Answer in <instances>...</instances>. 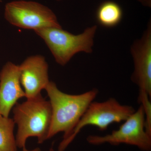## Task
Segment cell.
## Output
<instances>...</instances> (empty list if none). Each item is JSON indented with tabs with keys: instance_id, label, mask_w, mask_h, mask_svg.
Masks as SVG:
<instances>
[{
	"instance_id": "cell-12",
	"label": "cell",
	"mask_w": 151,
	"mask_h": 151,
	"mask_svg": "<svg viewBox=\"0 0 151 151\" xmlns=\"http://www.w3.org/2000/svg\"><path fill=\"white\" fill-rule=\"evenodd\" d=\"M151 97L144 92H139L138 102L142 106L145 114V129L151 136Z\"/></svg>"
},
{
	"instance_id": "cell-2",
	"label": "cell",
	"mask_w": 151,
	"mask_h": 151,
	"mask_svg": "<svg viewBox=\"0 0 151 151\" xmlns=\"http://www.w3.org/2000/svg\"><path fill=\"white\" fill-rule=\"evenodd\" d=\"M13 120L17 126L16 141L17 147L23 149L30 137L37 138L42 144L47 139L51 122L52 111L49 101L42 95L27 99L13 107Z\"/></svg>"
},
{
	"instance_id": "cell-5",
	"label": "cell",
	"mask_w": 151,
	"mask_h": 151,
	"mask_svg": "<svg viewBox=\"0 0 151 151\" xmlns=\"http://www.w3.org/2000/svg\"><path fill=\"white\" fill-rule=\"evenodd\" d=\"M86 141L94 145L109 144L117 146L124 144L135 146L143 151H150L151 136L145 129V114L142 106L140 105L119 129L105 136L89 135Z\"/></svg>"
},
{
	"instance_id": "cell-6",
	"label": "cell",
	"mask_w": 151,
	"mask_h": 151,
	"mask_svg": "<svg viewBox=\"0 0 151 151\" xmlns=\"http://www.w3.org/2000/svg\"><path fill=\"white\" fill-rule=\"evenodd\" d=\"M4 17L11 24L34 31L62 28L54 13L46 6L32 1H13L6 5Z\"/></svg>"
},
{
	"instance_id": "cell-11",
	"label": "cell",
	"mask_w": 151,
	"mask_h": 151,
	"mask_svg": "<svg viewBox=\"0 0 151 151\" xmlns=\"http://www.w3.org/2000/svg\"><path fill=\"white\" fill-rule=\"evenodd\" d=\"M13 119L0 115V151H17Z\"/></svg>"
},
{
	"instance_id": "cell-8",
	"label": "cell",
	"mask_w": 151,
	"mask_h": 151,
	"mask_svg": "<svg viewBox=\"0 0 151 151\" xmlns=\"http://www.w3.org/2000/svg\"><path fill=\"white\" fill-rule=\"evenodd\" d=\"M20 81L27 99L41 95L49 80L48 65L45 58L40 55L28 57L19 65Z\"/></svg>"
},
{
	"instance_id": "cell-9",
	"label": "cell",
	"mask_w": 151,
	"mask_h": 151,
	"mask_svg": "<svg viewBox=\"0 0 151 151\" xmlns=\"http://www.w3.org/2000/svg\"><path fill=\"white\" fill-rule=\"evenodd\" d=\"M23 97L25 95L20 81L19 65L7 62L0 72V115L9 117L17 101Z\"/></svg>"
},
{
	"instance_id": "cell-3",
	"label": "cell",
	"mask_w": 151,
	"mask_h": 151,
	"mask_svg": "<svg viewBox=\"0 0 151 151\" xmlns=\"http://www.w3.org/2000/svg\"><path fill=\"white\" fill-rule=\"evenodd\" d=\"M97 29L96 25L87 27L78 35L72 34L62 28H46L34 32L45 42L55 61L64 66L78 52L92 53Z\"/></svg>"
},
{
	"instance_id": "cell-14",
	"label": "cell",
	"mask_w": 151,
	"mask_h": 151,
	"mask_svg": "<svg viewBox=\"0 0 151 151\" xmlns=\"http://www.w3.org/2000/svg\"><path fill=\"white\" fill-rule=\"evenodd\" d=\"M49 151H55L54 149H53V147L50 148V149L49 150Z\"/></svg>"
},
{
	"instance_id": "cell-4",
	"label": "cell",
	"mask_w": 151,
	"mask_h": 151,
	"mask_svg": "<svg viewBox=\"0 0 151 151\" xmlns=\"http://www.w3.org/2000/svg\"><path fill=\"white\" fill-rule=\"evenodd\" d=\"M135 111L132 106L122 105L115 98H109L103 102L90 103L70 136L60 143L58 151H64L84 127H97L105 131L111 124L124 122Z\"/></svg>"
},
{
	"instance_id": "cell-10",
	"label": "cell",
	"mask_w": 151,
	"mask_h": 151,
	"mask_svg": "<svg viewBox=\"0 0 151 151\" xmlns=\"http://www.w3.org/2000/svg\"><path fill=\"white\" fill-rule=\"evenodd\" d=\"M123 17V12L117 3L106 1L100 5L96 13L99 24L104 27H114L119 24Z\"/></svg>"
},
{
	"instance_id": "cell-15",
	"label": "cell",
	"mask_w": 151,
	"mask_h": 151,
	"mask_svg": "<svg viewBox=\"0 0 151 151\" xmlns=\"http://www.w3.org/2000/svg\"><path fill=\"white\" fill-rule=\"evenodd\" d=\"M56 1H60V0H56Z\"/></svg>"
},
{
	"instance_id": "cell-13",
	"label": "cell",
	"mask_w": 151,
	"mask_h": 151,
	"mask_svg": "<svg viewBox=\"0 0 151 151\" xmlns=\"http://www.w3.org/2000/svg\"><path fill=\"white\" fill-rule=\"evenodd\" d=\"M22 151H41V150L39 148H36L32 150H28L26 148V147H25L24 148L22 149Z\"/></svg>"
},
{
	"instance_id": "cell-7",
	"label": "cell",
	"mask_w": 151,
	"mask_h": 151,
	"mask_svg": "<svg viewBox=\"0 0 151 151\" xmlns=\"http://www.w3.org/2000/svg\"><path fill=\"white\" fill-rule=\"evenodd\" d=\"M151 24H148L140 39L136 40L131 47L134 70L131 79L144 92L151 97Z\"/></svg>"
},
{
	"instance_id": "cell-1",
	"label": "cell",
	"mask_w": 151,
	"mask_h": 151,
	"mask_svg": "<svg viewBox=\"0 0 151 151\" xmlns=\"http://www.w3.org/2000/svg\"><path fill=\"white\" fill-rule=\"evenodd\" d=\"M50 99L52 118L47 139L63 132V139H67L78 124L90 103L97 97L98 89L94 88L82 94L64 93L53 81L45 88Z\"/></svg>"
}]
</instances>
